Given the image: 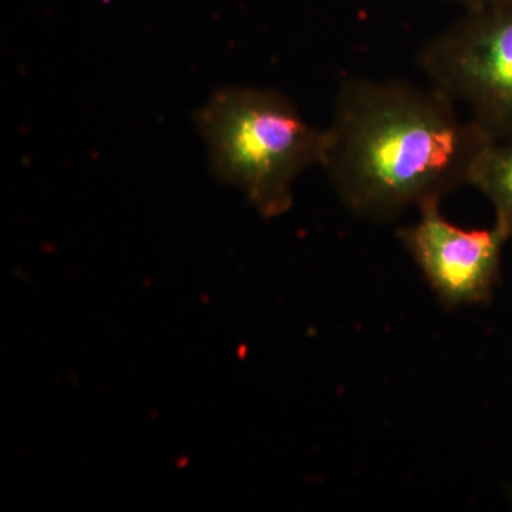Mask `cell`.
I'll return each instance as SVG.
<instances>
[{"label": "cell", "instance_id": "5b68a950", "mask_svg": "<svg viewBox=\"0 0 512 512\" xmlns=\"http://www.w3.org/2000/svg\"><path fill=\"white\" fill-rule=\"evenodd\" d=\"M468 185L491 202L494 224L512 241V143L487 141L474 161Z\"/></svg>", "mask_w": 512, "mask_h": 512}, {"label": "cell", "instance_id": "3957f363", "mask_svg": "<svg viewBox=\"0 0 512 512\" xmlns=\"http://www.w3.org/2000/svg\"><path fill=\"white\" fill-rule=\"evenodd\" d=\"M417 66L488 140L512 143V0L466 8L420 47Z\"/></svg>", "mask_w": 512, "mask_h": 512}, {"label": "cell", "instance_id": "277c9868", "mask_svg": "<svg viewBox=\"0 0 512 512\" xmlns=\"http://www.w3.org/2000/svg\"><path fill=\"white\" fill-rule=\"evenodd\" d=\"M419 221L400 228L397 238L419 266L441 305L448 309L490 301L500 281L508 238L498 225L464 229L451 224L440 202L419 208Z\"/></svg>", "mask_w": 512, "mask_h": 512}, {"label": "cell", "instance_id": "8992f818", "mask_svg": "<svg viewBox=\"0 0 512 512\" xmlns=\"http://www.w3.org/2000/svg\"><path fill=\"white\" fill-rule=\"evenodd\" d=\"M466 8H485V6L501 5L510 0H463Z\"/></svg>", "mask_w": 512, "mask_h": 512}, {"label": "cell", "instance_id": "7a4b0ae2", "mask_svg": "<svg viewBox=\"0 0 512 512\" xmlns=\"http://www.w3.org/2000/svg\"><path fill=\"white\" fill-rule=\"evenodd\" d=\"M195 123L214 177L244 192L265 218L289 211L295 181L322 161L325 131L276 90L221 87Z\"/></svg>", "mask_w": 512, "mask_h": 512}, {"label": "cell", "instance_id": "6da1fadb", "mask_svg": "<svg viewBox=\"0 0 512 512\" xmlns=\"http://www.w3.org/2000/svg\"><path fill=\"white\" fill-rule=\"evenodd\" d=\"M320 167L346 210L392 221L470 183L487 137L436 87L346 77L323 128Z\"/></svg>", "mask_w": 512, "mask_h": 512}]
</instances>
